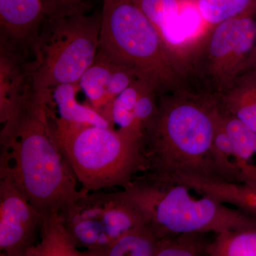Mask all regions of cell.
<instances>
[{"label": "cell", "mask_w": 256, "mask_h": 256, "mask_svg": "<svg viewBox=\"0 0 256 256\" xmlns=\"http://www.w3.org/2000/svg\"><path fill=\"white\" fill-rule=\"evenodd\" d=\"M1 124L0 168L43 220L62 215L82 191L54 132L46 92L32 87Z\"/></svg>", "instance_id": "1"}, {"label": "cell", "mask_w": 256, "mask_h": 256, "mask_svg": "<svg viewBox=\"0 0 256 256\" xmlns=\"http://www.w3.org/2000/svg\"><path fill=\"white\" fill-rule=\"evenodd\" d=\"M158 104L156 119L140 140L138 174L192 190L220 182L212 153L220 116L215 99L184 85L159 92Z\"/></svg>", "instance_id": "2"}, {"label": "cell", "mask_w": 256, "mask_h": 256, "mask_svg": "<svg viewBox=\"0 0 256 256\" xmlns=\"http://www.w3.org/2000/svg\"><path fill=\"white\" fill-rule=\"evenodd\" d=\"M146 214L160 236L183 232H210L256 226V220L215 198L192 194L184 184L137 174L122 188Z\"/></svg>", "instance_id": "3"}, {"label": "cell", "mask_w": 256, "mask_h": 256, "mask_svg": "<svg viewBox=\"0 0 256 256\" xmlns=\"http://www.w3.org/2000/svg\"><path fill=\"white\" fill-rule=\"evenodd\" d=\"M48 112L56 138L82 192L122 188L139 173V142L116 129L66 122L50 105Z\"/></svg>", "instance_id": "4"}, {"label": "cell", "mask_w": 256, "mask_h": 256, "mask_svg": "<svg viewBox=\"0 0 256 256\" xmlns=\"http://www.w3.org/2000/svg\"><path fill=\"white\" fill-rule=\"evenodd\" d=\"M99 50L114 63L136 68L160 92L184 85L180 64L132 0H104Z\"/></svg>", "instance_id": "5"}, {"label": "cell", "mask_w": 256, "mask_h": 256, "mask_svg": "<svg viewBox=\"0 0 256 256\" xmlns=\"http://www.w3.org/2000/svg\"><path fill=\"white\" fill-rule=\"evenodd\" d=\"M100 26L101 14L88 16L84 10L46 16L26 63L32 88L78 84L98 53Z\"/></svg>", "instance_id": "6"}, {"label": "cell", "mask_w": 256, "mask_h": 256, "mask_svg": "<svg viewBox=\"0 0 256 256\" xmlns=\"http://www.w3.org/2000/svg\"><path fill=\"white\" fill-rule=\"evenodd\" d=\"M256 36L254 15L207 28L184 60L186 84L216 100L246 68Z\"/></svg>", "instance_id": "7"}, {"label": "cell", "mask_w": 256, "mask_h": 256, "mask_svg": "<svg viewBox=\"0 0 256 256\" xmlns=\"http://www.w3.org/2000/svg\"><path fill=\"white\" fill-rule=\"evenodd\" d=\"M82 192L62 215V222L82 256H95L130 229L150 222L124 190Z\"/></svg>", "instance_id": "8"}, {"label": "cell", "mask_w": 256, "mask_h": 256, "mask_svg": "<svg viewBox=\"0 0 256 256\" xmlns=\"http://www.w3.org/2000/svg\"><path fill=\"white\" fill-rule=\"evenodd\" d=\"M43 217L0 168V252L2 256H28L40 242Z\"/></svg>", "instance_id": "9"}, {"label": "cell", "mask_w": 256, "mask_h": 256, "mask_svg": "<svg viewBox=\"0 0 256 256\" xmlns=\"http://www.w3.org/2000/svg\"><path fill=\"white\" fill-rule=\"evenodd\" d=\"M156 28L165 46L182 68L191 47L207 30L190 0H132Z\"/></svg>", "instance_id": "10"}, {"label": "cell", "mask_w": 256, "mask_h": 256, "mask_svg": "<svg viewBox=\"0 0 256 256\" xmlns=\"http://www.w3.org/2000/svg\"><path fill=\"white\" fill-rule=\"evenodd\" d=\"M47 16L42 0H0L1 42L25 55L31 48Z\"/></svg>", "instance_id": "11"}, {"label": "cell", "mask_w": 256, "mask_h": 256, "mask_svg": "<svg viewBox=\"0 0 256 256\" xmlns=\"http://www.w3.org/2000/svg\"><path fill=\"white\" fill-rule=\"evenodd\" d=\"M220 112L233 116L256 132V70H246L216 99Z\"/></svg>", "instance_id": "12"}, {"label": "cell", "mask_w": 256, "mask_h": 256, "mask_svg": "<svg viewBox=\"0 0 256 256\" xmlns=\"http://www.w3.org/2000/svg\"><path fill=\"white\" fill-rule=\"evenodd\" d=\"M78 84H63L46 90L52 106H56L60 118L74 124H92L114 129L112 124L92 106L76 100Z\"/></svg>", "instance_id": "13"}, {"label": "cell", "mask_w": 256, "mask_h": 256, "mask_svg": "<svg viewBox=\"0 0 256 256\" xmlns=\"http://www.w3.org/2000/svg\"><path fill=\"white\" fill-rule=\"evenodd\" d=\"M148 82L150 80L146 78L136 80L120 94L101 112L114 129L117 127L116 130L124 137L138 142L139 140L136 132L134 110L138 98Z\"/></svg>", "instance_id": "14"}, {"label": "cell", "mask_w": 256, "mask_h": 256, "mask_svg": "<svg viewBox=\"0 0 256 256\" xmlns=\"http://www.w3.org/2000/svg\"><path fill=\"white\" fill-rule=\"evenodd\" d=\"M160 238L148 222L130 229L95 256H154Z\"/></svg>", "instance_id": "15"}, {"label": "cell", "mask_w": 256, "mask_h": 256, "mask_svg": "<svg viewBox=\"0 0 256 256\" xmlns=\"http://www.w3.org/2000/svg\"><path fill=\"white\" fill-rule=\"evenodd\" d=\"M220 114L224 129L230 139L244 174V181L247 178H255L254 160L256 156V132L233 116L222 112Z\"/></svg>", "instance_id": "16"}, {"label": "cell", "mask_w": 256, "mask_h": 256, "mask_svg": "<svg viewBox=\"0 0 256 256\" xmlns=\"http://www.w3.org/2000/svg\"><path fill=\"white\" fill-rule=\"evenodd\" d=\"M28 256H82L64 226L62 217L54 215L43 220L40 242Z\"/></svg>", "instance_id": "17"}, {"label": "cell", "mask_w": 256, "mask_h": 256, "mask_svg": "<svg viewBox=\"0 0 256 256\" xmlns=\"http://www.w3.org/2000/svg\"><path fill=\"white\" fill-rule=\"evenodd\" d=\"M114 62L98 50L96 60L78 80L79 88L86 96L90 106L100 112L107 107V90Z\"/></svg>", "instance_id": "18"}, {"label": "cell", "mask_w": 256, "mask_h": 256, "mask_svg": "<svg viewBox=\"0 0 256 256\" xmlns=\"http://www.w3.org/2000/svg\"><path fill=\"white\" fill-rule=\"evenodd\" d=\"M212 153L216 172L220 182L239 183L244 181V174L230 139L224 129L220 110L214 136Z\"/></svg>", "instance_id": "19"}, {"label": "cell", "mask_w": 256, "mask_h": 256, "mask_svg": "<svg viewBox=\"0 0 256 256\" xmlns=\"http://www.w3.org/2000/svg\"><path fill=\"white\" fill-rule=\"evenodd\" d=\"M196 5L207 28L232 18L256 13V0H190Z\"/></svg>", "instance_id": "20"}, {"label": "cell", "mask_w": 256, "mask_h": 256, "mask_svg": "<svg viewBox=\"0 0 256 256\" xmlns=\"http://www.w3.org/2000/svg\"><path fill=\"white\" fill-rule=\"evenodd\" d=\"M207 256H256V226L216 234Z\"/></svg>", "instance_id": "21"}, {"label": "cell", "mask_w": 256, "mask_h": 256, "mask_svg": "<svg viewBox=\"0 0 256 256\" xmlns=\"http://www.w3.org/2000/svg\"><path fill=\"white\" fill-rule=\"evenodd\" d=\"M210 232H183L162 237L154 256H207V250L213 239Z\"/></svg>", "instance_id": "22"}, {"label": "cell", "mask_w": 256, "mask_h": 256, "mask_svg": "<svg viewBox=\"0 0 256 256\" xmlns=\"http://www.w3.org/2000/svg\"><path fill=\"white\" fill-rule=\"evenodd\" d=\"M140 78H144L136 68L114 62V68L108 85V106L120 94L132 85L133 82Z\"/></svg>", "instance_id": "23"}, {"label": "cell", "mask_w": 256, "mask_h": 256, "mask_svg": "<svg viewBox=\"0 0 256 256\" xmlns=\"http://www.w3.org/2000/svg\"><path fill=\"white\" fill-rule=\"evenodd\" d=\"M47 16L68 14L85 9L84 0H42Z\"/></svg>", "instance_id": "24"}, {"label": "cell", "mask_w": 256, "mask_h": 256, "mask_svg": "<svg viewBox=\"0 0 256 256\" xmlns=\"http://www.w3.org/2000/svg\"><path fill=\"white\" fill-rule=\"evenodd\" d=\"M248 69H255V70H256V36L255 46H254V50H252V55H250V58H249L248 60V63L246 68L245 70H248Z\"/></svg>", "instance_id": "25"}]
</instances>
